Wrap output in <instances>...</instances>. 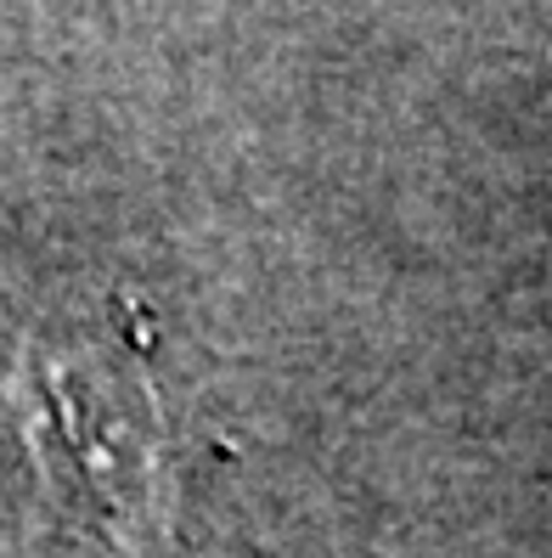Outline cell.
<instances>
[{"mask_svg": "<svg viewBox=\"0 0 552 558\" xmlns=\"http://www.w3.org/2000/svg\"><path fill=\"white\" fill-rule=\"evenodd\" d=\"M7 401L46 497L124 558L181 547V440L147 361L108 344H17Z\"/></svg>", "mask_w": 552, "mask_h": 558, "instance_id": "1", "label": "cell"}]
</instances>
